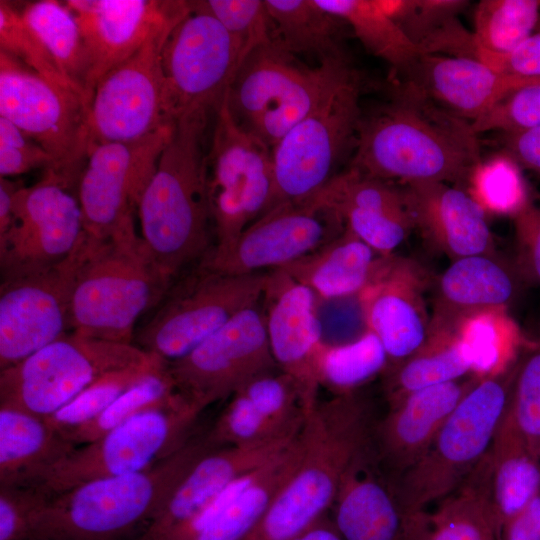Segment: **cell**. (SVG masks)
<instances>
[{
    "mask_svg": "<svg viewBox=\"0 0 540 540\" xmlns=\"http://www.w3.org/2000/svg\"><path fill=\"white\" fill-rule=\"evenodd\" d=\"M481 161L472 123L401 81L389 101L362 114L350 168L403 184L466 183Z\"/></svg>",
    "mask_w": 540,
    "mask_h": 540,
    "instance_id": "6da1fadb",
    "label": "cell"
},
{
    "mask_svg": "<svg viewBox=\"0 0 540 540\" xmlns=\"http://www.w3.org/2000/svg\"><path fill=\"white\" fill-rule=\"evenodd\" d=\"M211 112L177 119L138 206L141 238L160 273L172 281L205 258L213 227L207 187L206 132Z\"/></svg>",
    "mask_w": 540,
    "mask_h": 540,
    "instance_id": "7a4b0ae2",
    "label": "cell"
},
{
    "mask_svg": "<svg viewBox=\"0 0 540 540\" xmlns=\"http://www.w3.org/2000/svg\"><path fill=\"white\" fill-rule=\"evenodd\" d=\"M375 422L357 392L318 402L300 431L298 465L244 540H294L324 517L344 473L371 442Z\"/></svg>",
    "mask_w": 540,
    "mask_h": 540,
    "instance_id": "3957f363",
    "label": "cell"
},
{
    "mask_svg": "<svg viewBox=\"0 0 540 540\" xmlns=\"http://www.w3.org/2000/svg\"><path fill=\"white\" fill-rule=\"evenodd\" d=\"M213 448L206 433L192 435L150 468L95 479L48 497L34 514L31 540H116L149 522L193 465Z\"/></svg>",
    "mask_w": 540,
    "mask_h": 540,
    "instance_id": "277c9868",
    "label": "cell"
},
{
    "mask_svg": "<svg viewBox=\"0 0 540 540\" xmlns=\"http://www.w3.org/2000/svg\"><path fill=\"white\" fill-rule=\"evenodd\" d=\"M71 301L70 330L76 335L132 344L139 317L170 287L132 225L110 239L86 233Z\"/></svg>",
    "mask_w": 540,
    "mask_h": 540,
    "instance_id": "5b68a950",
    "label": "cell"
},
{
    "mask_svg": "<svg viewBox=\"0 0 540 540\" xmlns=\"http://www.w3.org/2000/svg\"><path fill=\"white\" fill-rule=\"evenodd\" d=\"M517 363L503 373L480 379L426 453L392 481L404 515L425 510L454 493L484 458L507 411Z\"/></svg>",
    "mask_w": 540,
    "mask_h": 540,
    "instance_id": "8992f818",
    "label": "cell"
},
{
    "mask_svg": "<svg viewBox=\"0 0 540 540\" xmlns=\"http://www.w3.org/2000/svg\"><path fill=\"white\" fill-rule=\"evenodd\" d=\"M352 68L349 59L305 66L272 39L240 65L224 100L237 124L272 149Z\"/></svg>",
    "mask_w": 540,
    "mask_h": 540,
    "instance_id": "52a82bcc",
    "label": "cell"
},
{
    "mask_svg": "<svg viewBox=\"0 0 540 540\" xmlns=\"http://www.w3.org/2000/svg\"><path fill=\"white\" fill-rule=\"evenodd\" d=\"M159 357L132 344L64 334L0 372V405L47 418L99 378Z\"/></svg>",
    "mask_w": 540,
    "mask_h": 540,
    "instance_id": "ba28073f",
    "label": "cell"
},
{
    "mask_svg": "<svg viewBox=\"0 0 540 540\" xmlns=\"http://www.w3.org/2000/svg\"><path fill=\"white\" fill-rule=\"evenodd\" d=\"M362 84L353 67L272 148L274 188L267 211L313 196L336 175L341 159L355 148Z\"/></svg>",
    "mask_w": 540,
    "mask_h": 540,
    "instance_id": "9c48e42d",
    "label": "cell"
},
{
    "mask_svg": "<svg viewBox=\"0 0 540 540\" xmlns=\"http://www.w3.org/2000/svg\"><path fill=\"white\" fill-rule=\"evenodd\" d=\"M202 411L182 401L148 410L76 447L31 485L47 498L82 483L140 472L178 451Z\"/></svg>",
    "mask_w": 540,
    "mask_h": 540,
    "instance_id": "30bf717a",
    "label": "cell"
},
{
    "mask_svg": "<svg viewBox=\"0 0 540 540\" xmlns=\"http://www.w3.org/2000/svg\"><path fill=\"white\" fill-rule=\"evenodd\" d=\"M88 105L76 91L44 78L0 51V116L53 159L50 172L77 185L87 154Z\"/></svg>",
    "mask_w": 540,
    "mask_h": 540,
    "instance_id": "8fae6325",
    "label": "cell"
},
{
    "mask_svg": "<svg viewBox=\"0 0 540 540\" xmlns=\"http://www.w3.org/2000/svg\"><path fill=\"white\" fill-rule=\"evenodd\" d=\"M214 116L206 158L207 187L217 239L213 250L221 251L267 211L274 176L272 149L237 124L225 100Z\"/></svg>",
    "mask_w": 540,
    "mask_h": 540,
    "instance_id": "7c38bea8",
    "label": "cell"
},
{
    "mask_svg": "<svg viewBox=\"0 0 540 540\" xmlns=\"http://www.w3.org/2000/svg\"><path fill=\"white\" fill-rule=\"evenodd\" d=\"M182 18L158 28L97 82L87 111V151L95 144L137 141L174 124L166 112L162 51Z\"/></svg>",
    "mask_w": 540,
    "mask_h": 540,
    "instance_id": "4fadbf2b",
    "label": "cell"
},
{
    "mask_svg": "<svg viewBox=\"0 0 540 540\" xmlns=\"http://www.w3.org/2000/svg\"><path fill=\"white\" fill-rule=\"evenodd\" d=\"M166 112L171 123L183 115L216 112L240 66L236 46L223 25L191 1L162 51Z\"/></svg>",
    "mask_w": 540,
    "mask_h": 540,
    "instance_id": "5bb4252c",
    "label": "cell"
},
{
    "mask_svg": "<svg viewBox=\"0 0 540 540\" xmlns=\"http://www.w3.org/2000/svg\"><path fill=\"white\" fill-rule=\"evenodd\" d=\"M171 296L137 335L139 348L165 362L178 360L241 311L262 300L268 273H199Z\"/></svg>",
    "mask_w": 540,
    "mask_h": 540,
    "instance_id": "9a60e30c",
    "label": "cell"
},
{
    "mask_svg": "<svg viewBox=\"0 0 540 540\" xmlns=\"http://www.w3.org/2000/svg\"><path fill=\"white\" fill-rule=\"evenodd\" d=\"M173 125L137 141L101 143L88 149L77 199L89 238L110 239L134 225V213Z\"/></svg>",
    "mask_w": 540,
    "mask_h": 540,
    "instance_id": "2e32d148",
    "label": "cell"
},
{
    "mask_svg": "<svg viewBox=\"0 0 540 540\" xmlns=\"http://www.w3.org/2000/svg\"><path fill=\"white\" fill-rule=\"evenodd\" d=\"M275 367L258 303L238 313L184 357L168 362L166 370L177 393L203 411Z\"/></svg>",
    "mask_w": 540,
    "mask_h": 540,
    "instance_id": "e0dca14e",
    "label": "cell"
},
{
    "mask_svg": "<svg viewBox=\"0 0 540 540\" xmlns=\"http://www.w3.org/2000/svg\"><path fill=\"white\" fill-rule=\"evenodd\" d=\"M70 190L45 172L38 183L16 191L10 225L0 235L2 279L46 269L75 250L85 229L79 201Z\"/></svg>",
    "mask_w": 540,
    "mask_h": 540,
    "instance_id": "ac0fdd59",
    "label": "cell"
},
{
    "mask_svg": "<svg viewBox=\"0 0 540 540\" xmlns=\"http://www.w3.org/2000/svg\"><path fill=\"white\" fill-rule=\"evenodd\" d=\"M344 229L340 216L314 194L270 208L228 248L207 254L199 267L226 275L280 269L320 248Z\"/></svg>",
    "mask_w": 540,
    "mask_h": 540,
    "instance_id": "d6986e66",
    "label": "cell"
},
{
    "mask_svg": "<svg viewBox=\"0 0 540 540\" xmlns=\"http://www.w3.org/2000/svg\"><path fill=\"white\" fill-rule=\"evenodd\" d=\"M81 241L71 255L58 264L2 279L1 370L24 360L70 330L71 301L80 263Z\"/></svg>",
    "mask_w": 540,
    "mask_h": 540,
    "instance_id": "ffe728a7",
    "label": "cell"
},
{
    "mask_svg": "<svg viewBox=\"0 0 540 540\" xmlns=\"http://www.w3.org/2000/svg\"><path fill=\"white\" fill-rule=\"evenodd\" d=\"M271 354L281 372L297 384L306 416L318 404V357L324 345L319 299L283 269L268 273L263 293Z\"/></svg>",
    "mask_w": 540,
    "mask_h": 540,
    "instance_id": "44dd1931",
    "label": "cell"
},
{
    "mask_svg": "<svg viewBox=\"0 0 540 540\" xmlns=\"http://www.w3.org/2000/svg\"><path fill=\"white\" fill-rule=\"evenodd\" d=\"M427 285L429 276L417 262L391 254L381 256L369 283L358 294L367 330L384 346L388 368L411 356L429 336Z\"/></svg>",
    "mask_w": 540,
    "mask_h": 540,
    "instance_id": "7402d4cb",
    "label": "cell"
},
{
    "mask_svg": "<svg viewBox=\"0 0 540 540\" xmlns=\"http://www.w3.org/2000/svg\"><path fill=\"white\" fill-rule=\"evenodd\" d=\"M65 4L76 16L88 50L90 99L108 71L137 52L158 28L184 17L191 8L190 1L180 0H68Z\"/></svg>",
    "mask_w": 540,
    "mask_h": 540,
    "instance_id": "603a6c76",
    "label": "cell"
},
{
    "mask_svg": "<svg viewBox=\"0 0 540 540\" xmlns=\"http://www.w3.org/2000/svg\"><path fill=\"white\" fill-rule=\"evenodd\" d=\"M296 437L211 449L193 465L148 522L140 540H184L196 520L228 486L266 464Z\"/></svg>",
    "mask_w": 540,
    "mask_h": 540,
    "instance_id": "cb8c5ba5",
    "label": "cell"
},
{
    "mask_svg": "<svg viewBox=\"0 0 540 540\" xmlns=\"http://www.w3.org/2000/svg\"><path fill=\"white\" fill-rule=\"evenodd\" d=\"M479 381L471 374L414 391L389 405L386 415L375 422L372 444L392 481L426 453L453 410Z\"/></svg>",
    "mask_w": 540,
    "mask_h": 540,
    "instance_id": "d4e9b609",
    "label": "cell"
},
{
    "mask_svg": "<svg viewBox=\"0 0 540 540\" xmlns=\"http://www.w3.org/2000/svg\"><path fill=\"white\" fill-rule=\"evenodd\" d=\"M401 190L414 228L452 260L496 252L486 213L466 190L444 182L405 183Z\"/></svg>",
    "mask_w": 540,
    "mask_h": 540,
    "instance_id": "484cf974",
    "label": "cell"
},
{
    "mask_svg": "<svg viewBox=\"0 0 540 540\" xmlns=\"http://www.w3.org/2000/svg\"><path fill=\"white\" fill-rule=\"evenodd\" d=\"M525 283L514 260L496 252L453 260L433 283L430 331H456L473 314L508 309Z\"/></svg>",
    "mask_w": 540,
    "mask_h": 540,
    "instance_id": "4316f807",
    "label": "cell"
},
{
    "mask_svg": "<svg viewBox=\"0 0 540 540\" xmlns=\"http://www.w3.org/2000/svg\"><path fill=\"white\" fill-rule=\"evenodd\" d=\"M402 81L471 123L516 90L540 82L498 72L476 58L438 54L421 55Z\"/></svg>",
    "mask_w": 540,
    "mask_h": 540,
    "instance_id": "83f0119b",
    "label": "cell"
},
{
    "mask_svg": "<svg viewBox=\"0 0 540 540\" xmlns=\"http://www.w3.org/2000/svg\"><path fill=\"white\" fill-rule=\"evenodd\" d=\"M331 508L343 540H404L405 515L372 440L344 473Z\"/></svg>",
    "mask_w": 540,
    "mask_h": 540,
    "instance_id": "f1b7e54d",
    "label": "cell"
},
{
    "mask_svg": "<svg viewBox=\"0 0 540 540\" xmlns=\"http://www.w3.org/2000/svg\"><path fill=\"white\" fill-rule=\"evenodd\" d=\"M302 451L299 433L266 464L228 486L196 520L188 540H244L295 470Z\"/></svg>",
    "mask_w": 540,
    "mask_h": 540,
    "instance_id": "f546056e",
    "label": "cell"
},
{
    "mask_svg": "<svg viewBox=\"0 0 540 540\" xmlns=\"http://www.w3.org/2000/svg\"><path fill=\"white\" fill-rule=\"evenodd\" d=\"M476 469L497 539L502 527L540 493V457L507 411Z\"/></svg>",
    "mask_w": 540,
    "mask_h": 540,
    "instance_id": "4dcf8cb0",
    "label": "cell"
},
{
    "mask_svg": "<svg viewBox=\"0 0 540 540\" xmlns=\"http://www.w3.org/2000/svg\"><path fill=\"white\" fill-rule=\"evenodd\" d=\"M77 446L46 418L0 405V486H29Z\"/></svg>",
    "mask_w": 540,
    "mask_h": 540,
    "instance_id": "1f68e13d",
    "label": "cell"
},
{
    "mask_svg": "<svg viewBox=\"0 0 540 540\" xmlns=\"http://www.w3.org/2000/svg\"><path fill=\"white\" fill-rule=\"evenodd\" d=\"M382 255L347 229L308 255L280 268L310 288L321 301L359 294Z\"/></svg>",
    "mask_w": 540,
    "mask_h": 540,
    "instance_id": "d6a6232c",
    "label": "cell"
},
{
    "mask_svg": "<svg viewBox=\"0 0 540 540\" xmlns=\"http://www.w3.org/2000/svg\"><path fill=\"white\" fill-rule=\"evenodd\" d=\"M421 55L475 58L473 33L459 20L466 0H377Z\"/></svg>",
    "mask_w": 540,
    "mask_h": 540,
    "instance_id": "836d02e7",
    "label": "cell"
},
{
    "mask_svg": "<svg viewBox=\"0 0 540 540\" xmlns=\"http://www.w3.org/2000/svg\"><path fill=\"white\" fill-rule=\"evenodd\" d=\"M496 532L476 468L438 507L405 515L404 540H489Z\"/></svg>",
    "mask_w": 540,
    "mask_h": 540,
    "instance_id": "e575fe53",
    "label": "cell"
},
{
    "mask_svg": "<svg viewBox=\"0 0 540 540\" xmlns=\"http://www.w3.org/2000/svg\"><path fill=\"white\" fill-rule=\"evenodd\" d=\"M272 39L287 52L317 57L319 64L349 59L342 44L346 23L316 0H265Z\"/></svg>",
    "mask_w": 540,
    "mask_h": 540,
    "instance_id": "d590c367",
    "label": "cell"
},
{
    "mask_svg": "<svg viewBox=\"0 0 540 540\" xmlns=\"http://www.w3.org/2000/svg\"><path fill=\"white\" fill-rule=\"evenodd\" d=\"M473 358L456 331H431L411 356L387 368L384 391L388 404L427 387L472 374Z\"/></svg>",
    "mask_w": 540,
    "mask_h": 540,
    "instance_id": "8d00e7d4",
    "label": "cell"
},
{
    "mask_svg": "<svg viewBox=\"0 0 540 540\" xmlns=\"http://www.w3.org/2000/svg\"><path fill=\"white\" fill-rule=\"evenodd\" d=\"M20 15L58 69L89 106L90 58L76 16L65 2L26 3Z\"/></svg>",
    "mask_w": 540,
    "mask_h": 540,
    "instance_id": "74e56055",
    "label": "cell"
},
{
    "mask_svg": "<svg viewBox=\"0 0 540 540\" xmlns=\"http://www.w3.org/2000/svg\"><path fill=\"white\" fill-rule=\"evenodd\" d=\"M330 14L343 20L362 45L404 77L421 53L377 0H316Z\"/></svg>",
    "mask_w": 540,
    "mask_h": 540,
    "instance_id": "f35d334b",
    "label": "cell"
},
{
    "mask_svg": "<svg viewBox=\"0 0 540 540\" xmlns=\"http://www.w3.org/2000/svg\"><path fill=\"white\" fill-rule=\"evenodd\" d=\"M456 332L473 358L472 375L483 379L514 366L526 341L508 309L482 311L463 319Z\"/></svg>",
    "mask_w": 540,
    "mask_h": 540,
    "instance_id": "ab89813d",
    "label": "cell"
},
{
    "mask_svg": "<svg viewBox=\"0 0 540 540\" xmlns=\"http://www.w3.org/2000/svg\"><path fill=\"white\" fill-rule=\"evenodd\" d=\"M389 358L378 337L367 330L354 340L324 343L318 357L320 386L335 395L357 392L361 386L385 372Z\"/></svg>",
    "mask_w": 540,
    "mask_h": 540,
    "instance_id": "60d3db41",
    "label": "cell"
},
{
    "mask_svg": "<svg viewBox=\"0 0 540 540\" xmlns=\"http://www.w3.org/2000/svg\"><path fill=\"white\" fill-rule=\"evenodd\" d=\"M166 365L140 378L95 419L64 433L66 437L77 447L85 445L138 414L187 401L175 390Z\"/></svg>",
    "mask_w": 540,
    "mask_h": 540,
    "instance_id": "b9f144b4",
    "label": "cell"
},
{
    "mask_svg": "<svg viewBox=\"0 0 540 540\" xmlns=\"http://www.w3.org/2000/svg\"><path fill=\"white\" fill-rule=\"evenodd\" d=\"M539 20L540 1L482 0L474 11L476 51L508 53L535 32Z\"/></svg>",
    "mask_w": 540,
    "mask_h": 540,
    "instance_id": "7bdbcfd3",
    "label": "cell"
},
{
    "mask_svg": "<svg viewBox=\"0 0 540 540\" xmlns=\"http://www.w3.org/2000/svg\"><path fill=\"white\" fill-rule=\"evenodd\" d=\"M518 168L505 153L481 161L466 182L467 192L486 214L513 217L530 200Z\"/></svg>",
    "mask_w": 540,
    "mask_h": 540,
    "instance_id": "ee69618b",
    "label": "cell"
},
{
    "mask_svg": "<svg viewBox=\"0 0 540 540\" xmlns=\"http://www.w3.org/2000/svg\"><path fill=\"white\" fill-rule=\"evenodd\" d=\"M167 362H154L107 374L89 385L70 402L46 419L57 430L66 433L100 415L122 393L146 374L163 367Z\"/></svg>",
    "mask_w": 540,
    "mask_h": 540,
    "instance_id": "f6af8a7d",
    "label": "cell"
},
{
    "mask_svg": "<svg viewBox=\"0 0 540 540\" xmlns=\"http://www.w3.org/2000/svg\"><path fill=\"white\" fill-rule=\"evenodd\" d=\"M301 431V430H300ZM266 419L241 393L231 400L206 433L215 447L251 446L293 438Z\"/></svg>",
    "mask_w": 540,
    "mask_h": 540,
    "instance_id": "bcb514c9",
    "label": "cell"
},
{
    "mask_svg": "<svg viewBox=\"0 0 540 540\" xmlns=\"http://www.w3.org/2000/svg\"><path fill=\"white\" fill-rule=\"evenodd\" d=\"M507 413L540 457V336L518 360Z\"/></svg>",
    "mask_w": 540,
    "mask_h": 540,
    "instance_id": "7dc6e473",
    "label": "cell"
},
{
    "mask_svg": "<svg viewBox=\"0 0 540 540\" xmlns=\"http://www.w3.org/2000/svg\"><path fill=\"white\" fill-rule=\"evenodd\" d=\"M202 3L231 36L240 65L254 50L272 40L265 0H205Z\"/></svg>",
    "mask_w": 540,
    "mask_h": 540,
    "instance_id": "c3c4849f",
    "label": "cell"
},
{
    "mask_svg": "<svg viewBox=\"0 0 540 540\" xmlns=\"http://www.w3.org/2000/svg\"><path fill=\"white\" fill-rule=\"evenodd\" d=\"M0 51L51 82L74 90L44 46L26 26L19 10L6 0H0Z\"/></svg>",
    "mask_w": 540,
    "mask_h": 540,
    "instance_id": "681fc988",
    "label": "cell"
},
{
    "mask_svg": "<svg viewBox=\"0 0 540 540\" xmlns=\"http://www.w3.org/2000/svg\"><path fill=\"white\" fill-rule=\"evenodd\" d=\"M331 209L340 216L345 229L382 256L393 254L414 229L408 213L391 214L352 206Z\"/></svg>",
    "mask_w": 540,
    "mask_h": 540,
    "instance_id": "f907efd6",
    "label": "cell"
},
{
    "mask_svg": "<svg viewBox=\"0 0 540 540\" xmlns=\"http://www.w3.org/2000/svg\"><path fill=\"white\" fill-rule=\"evenodd\" d=\"M540 126V82L508 95L472 123L476 134L500 131L516 133Z\"/></svg>",
    "mask_w": 540,
    "mask_h": 540,
    "instance_id": "816d5d0a",
    "label": "cell"
},
{
    "mask_svg": "<svg viewBox=\"0 0 540 540\" xmlns=\"http://www.w3.org/2000/svg\"><path fill=\"white\" fill-rule=\"evenodd\" d=\"M52 157L15 124L0 116V176L8 178L35 168L51 170Z\"/></svg>",
    "mask_w": 540,
    "mask_h": 540,
    "instance_id": "f5cc1de1",
    "label": "cell"
},
{
    "mask_svg": "<svg viewBox=\"0 0 540 540\" xmlns=\"http://www.w3.org/2000/svg\"><path fill=\"white\" fill-rule=\"evenodd\" d=\"M46 499L31 486H0V540H31L34 514Z\"/></svg>",
    "mask_w": 540,
    "mask_h": 540,
    "instance_id": "db71d44e",
    "label": "cell"
},
{
    "mask_svg": "<svg viewBox=\"0 0 540 540\" xmlns=\"http://www.w3.org/2000/svg\"><path fill=\"white\" fill-rule=\"evenodd\" d=\"M514 262L525 283L540 285V205L531 199L512 217Z\"/></svg>",
    "mask_w": 540,
    "mask_h": 540,
    "instance_id": "11a10c76",
    "label": "cell"
},
{
    "mask_svg": "<svg viewBox=\"0 0 540 540\" xmlns=\"http://www.w3.org/2000/svg\"><path fill=\"white\" fill-rule=\"evenodd\" d=\"M475 58L498 72L540 80V31H535L508 53L495 54L477 50Z\"/></svg>",
    "mask_w": 540,
    "mask_h": 540,
    "instance_id": "9f6ffc18",
    "label": "cell"
},
{
    "mask_svg": "<svg viewBox=\"0 0 540 540\" xmlns=\"http://www.w3.org/2000/svg\"><path fill=\"white\" fill-rule=\"evenodd\" d=\"M504 153L519 167L540 175V126L504 134Z\"/></svg>",
    "mask_w": 540,
    "mask_h": 540,
    "instance_id": "6f0895ef",
    "label": "cell"
},
{
    "mask_svg": "<svg viewBox=\"0 0 540 540\" xmlns=\"http://www.w3.org/2000/svg\"><path fill=\"white\" fill-rule=\"evenodd\" d=\"M497 540H540V493L502 527Z\"/></svg>",
    "mask_w": 540,
    "mask_h": 540,
    "instance_id": "680465c9",
    "label": "cell"
},
{
    "mask_svg": "<svg viewBox=\"0 0 540 540\" xmlns=\"http://www.w3.org/2000/svg\"><path fill=\"white\" fill-rule=\"evenodd\" d=\"M21 186L19 182L0 178V235L10 225L14 195Z\"/></svg>",
    "mask_w": 540,
    "mask_h": 540,
    "instance_id": "91938a15",
    "label": "cell"
},
{
    "mask_svg": "<svg viewBox=\"0 0 540 540\" xmlns=\"http://www.w3.org/2000/svg\"><path fill=\"white\" fill-rule=\"evenodd\" d=\"M294 540H343L332 520L322 517Z\"/></svg>",
    "mask_w": 540,
    "mask_h": 540,
    "instance_id": "94428289",
    "label": "cell"
},
{
    "mask_svg": "<svg viewBox=\"0 0 540 540\" xmlns=\"http://www.w3.org/2000/svg\"><path fill=\"white\" fill-rule=\"evenodd\" d=\"M538 30L540 31V20H539V22H538V25H537V28H536L535 31H538Z\"/></svg>",
    "mask_w": 540,
    "mask_h": 540,
    "instance_id": "6125c7cd",
    "label": "cell"
},
{
    "mask_svg": "<svg viewBox=\"0 0 540 540\" xmlns=\"http://www.w3.org/2000/svg\"><path fill=\"white\" fill-rule=\"evenodd\" d=\"M489 540H497L495 536L491 537Z\"/></svg>",
    "mask_w": 540,
    "mask_h": 540,
    "instance_id": "be15d7a7",
    "label": "cell"
}]
</instances>
